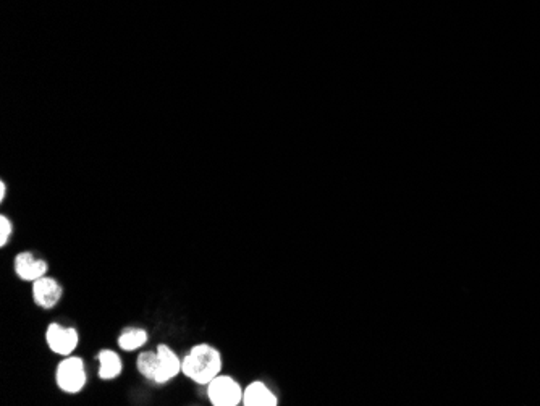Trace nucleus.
<instances>
[{
    "mask_svg": "<svg viewBox=\"0 0 540 406\" xmlns=\"http://www.w3.org/2000/svg\"><path fill=\"white\" fill-rule=\"evenodd\" d=\"M220 353L209 345H196L182 362L183 374L197 384H209L214 377L220 374Z\"/></svg>",
    "mask_w": 540,
    "mask_h": 406,
    "instance_id": "nucleus-1",
    "label": "nucleus"
},
{
    "mask_svg": "<svg viewBox=\"0 0 540 406\" xmlns=\"http://www.w3.org/2000/svg\"><path fill=\"white\" fill-rule=\"evenodd\" d=\"M207 395L215 406H236L243 401V389L230 376H217L209 382Z\"/></svg>",
    "mask_w": 540,
    "mask_h": 406,
    "instance_id": "nucleus-2",
    "label": "nucleus"
},
{
    "mask_svg": "<svg viewBox=\"0 0 540 406\" xmlns=\"http://www.w3.org/2000/svg\"><path fill=\"white\" fill-rule=\"evenodd\" d=\"M57 384L64 392L77 394L86 384V372L81 358H66L57 367Z\"/></svg>",
    "mask_w": 540,
    "mask_h": 406,
    "instance_id": "nucleus-3",
    "label": "nucleus"
},
{
    "mask_svg": "<svg viewBox=\"0 0 540 406\" xmlns=\"http://www.w3.org/2000/svg\"><path fill=\"white\" fill-rule=\"evenodd\" d=\"M47 345L57 355L68 356L78 347V332L72 327L64 329L59 324H50L46 334Z\"/></svg>",
    "mask_w": 540,
    "mask_h": 406,
    "instance_id": "nucleus-4",
    "label": "nucleus"
},
{
    "mask_svg": "<svg viewBox=\"0 0 540 406\" xmlns=\"http://www.w3.org/2000/svg\"><path fill=\"white\" fill-rule=\"evenodd\" d=\"M32 298L36 304L44 309H50L61 298V287L50 277H41L32 283Z\"/></svg>",
    "mask_w": 540,
    "mask_h": 406,
    "instance_id": "nucleus-5",
    "label": "nucleus"
},
{
    "mask_svg": "<svg viewBox=\"0 0 540 406\" xmlns=\"http://www.w3.org/2000/svg\"><path fill=\"white\" fill-rule=\"evenodd\" d=\"M182 371V362L178 356L170 350L167 345H159L157 347V369H155L154 382L165 384L172 380L178 372Z\"/></svg>",
    "mask_w": 540,
    "mask_h": 406,
    "instance_id": "nucleus-6",
    "label": "nucleus"
},
{
    "mask_svg": "<svg viewBox=\"0 0 540 406\" xmlns=\"http://www.w3.org/2000/svg\"><path fill=\"white\" fill-rule=\"evenodd\" d=\"M15 272L21 280L35 282L46 276L47 264L42 259L32 256L31 253H20L15 258Z\"/></svg>",
    "mask_w": 540,
    "mask_h": 406,
    "instance_id": "nucleus-7",
    "label": "nucleus"
},
{
    "mask_svg": "<svg viewBox=\"0 0 540 406\" xmlns=\"http://www.w3.org/2000/svg\"><path fill=\"white\" fill-rule=\"evenodd\" d=\"M243 405L246 406H276L277 396L262 382H253L243 392Z\"/></svg>",
    "mask_w": 540,
    "mask_h": 406,
    "instance_id": "nucleus-8",
    "label": "nucleus"
},
{
    "mask_svg": "<svg viewBox=\"0 0 540 406\" xmlns=\"http://www.w3.org/2000/svg\"><path fill=\"white\" fill-rule=\"evenodd\" d=\"M97 360L99 365H101V367H99V376H101L102 379H113V377H117L122 372L120 356H118L115 351L104 350L97 355Z\"/></svg>",
    "mask_w": 540,
    "mask_h": 406,
    "instance_id": "nucleus-9",
    "label": "nucleus"
},
{
    "mask_svg": "<svg viewBox=\"0 0 540 406\" xmlns=\"http://www.w3.org/2000/svg\"><path fill=\"white\" fill-rule=\"evenodd\" d=\"M146 342H148V334L143 329H126L118 338V345L125 351L138 350Z\"/></svg>",
    "mask_w": 540,
    "mask_h": 406,
    "instance_id": "nucleus-10",
    "label": "nucleus"
},
{
    "mask_svg": "<svg viewBox=\"0 0 540 406\" xmlns=\"http://www.w3.org/2000/svg\"><path fill=\"white\" fill-rule=\"evenodd\" d=\"M155 369H157V351H144L141 353L138 358V371L141 374L148 377V379L154 380Z\"/></svg>",
    "mask_w": 540,
    "mask_h": 406,
    "instance_id": "nucleus-11",
    "label": "nucleus"
},
{
    "mask_svg": "<svg viewBox=\"0 0 540 406\" xmlns=\"http://www.w3.org/2000/svg\"><path fill=\"white\" fill-rule=\"evenodd\" d=\"M12 235V222L6 215L0 217V246H6Z\"/></svg>",
    "mask_w": 540,
    "mask_h": 406,
    "instance_id": "nucleus-12",
    "label": "nucleus"
},
{
    "mask_svg": "<svg viewBox=\"0 0 540 406\" xmlns=\"http://www.w3.org/2000/svg\"><path fill=\"white\" fill-rule=\"evenodd\" d=\"M3 197H6V185L0 183V200H3Z\"/></svg>",
    "mask_w": 540,
    "mask_h": 406,
    "instance_id": "nucleus-13",
    "label": "nucleus"
}]
</instances>
